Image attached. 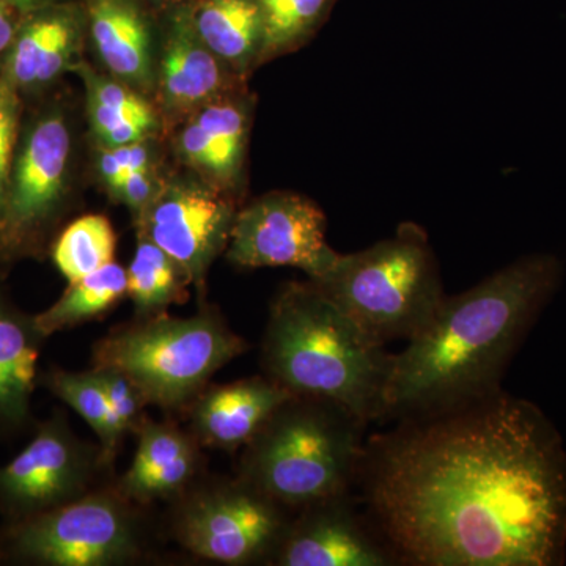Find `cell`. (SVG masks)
<instances>
[{"label": "cell", "instance_id": "5b68a950", "mask_svg": "<svg viewBox=\"0 0 566 566\" xmlns=\"http://www.w3.org/2000/svg\"><path fill=\"white\" fill-rule=\"evenodd\" d=\"M248 349L226 318L203 304L188 318L163 312L115 327L93 346L92 367L120 371L148 406L180 416L212 376Z\"/></svg>", "mask_w": 566, "mask_h": 566}, {"label": "cell", "instance_id": "1f68e13d", "mask_svg": "<svg viewBox=\"0 0 566 566\" xmlns=\"http://www.w3.org/2000/svg\"><path fill=\"white\" fill-rule=\"evenodd\" d=\"M20 10L10 3L0 0V54L9 50L11 41L17 35L20 22H18Z\"/></svg>", "mask_w": 566, "mask_h": 566}, {"label": "cell", "instance_id": "4fadbf2b", "mask_svg": "<svg viewBox=\"0 0 566 566\" xmlns=\"http://www.w3.org/2000/svg\"><path fill=\"white\" fill-rule=\"evenodd\" d=\"M271 565L394 566L397 562L367 517L359 515L348 491L294 512Z\"/></svg>", "mask_w": 566, "mask_h": 566}, {"label": "cell", "instance_id": "5bb4252c", "mask_svg": "<svg viewBox=\"0 0 566 566\" xmlns=\"http://www.w3.org/2000/svg\"><path fill=\"white\" fill-rule=\"evenodd\" d=\"M137 449L128 471L114 485L134 504L172 502L202 476L203 447L174 422L145 419L137 428Z\"/></svg>", "mask_w": 566, "mask_h": 566}, {"label": "cell", "instance_id": "ac0fdd59", "mask_svg": "<svg viewBox=\"0 0 566 566\" xmlns=\"http://www.w3.org/2000/svg\"><path fill=\"white\" fill-rule=\"evenodd\" d=\"M249 123V103L222 98L207 104L186 123L178 151L186 164L229 191L240 185Z\"/></svg>", "mask_w": 566, "mask_h": 566}, {"label": "cell", "instance_id": "4316f807", "mask_svg": "<svg viewBox=\"0 0 566 566\" xmlns=\"http://www.w3.org/2000/svg\"><path fill=\"white\" fill-rule=\"evenodd\" d=\"M95 370L102 378L107 400L106 433L98 446L104 465L112 471L123 439L136 433L137 428L147 419L145 408L148 403L137 387L120 371L112 368Z\"/></svg>", "mask_w": 566, "mask_h": 566}, {"label": "cell", "instance_id": "ba28073f", "mask_svg": "<svg viewBox=\"0 0 566 566\" xmlns=\"http://www.w3.org/2000/svg\"><path fill=\"white\" fill-rule=\"evenodd\" d=\"M293 513L241 476H200L172 502L169 528L182 549L203 560L271 565Z\"/></svg>", "mask_w": 566, "mask_h": 566}, {"label": "cell", "instance_id": "9a60e30c", "mask_svg": "<svg viewBox=\"0 0 566 566\" xmlns=\"http://www.w3.org/2000/svg\"><path fill=\"white\" fill-rule=\"evenodd\" d=\"M290 397L289 390L268 376H252L205 387L185 416L189 431L203 449L237 453Z\"/></svg>", "mask_w": 566, "mask_h": 566}, {"label": "cell", "instance_id": "cb8c5ba5", "mask_svg": "<svg viewBox=\"0 0 566 566\" xmlns=\"http://www.w3.org/2000/svg\"><path fill=\"white\" fill-rule=\"evenodd\" d=\"M126 277L136 316L163 314L170 305L185 304L189 300L191 277L169 253L139 234L136 253L126 268Z\"/></svg>", "mask_w": 566, "mask_h": 566}, {"label": "cell", "instance_id": "2e32d148", "mask_svg": "<svg viewBox=\"0 0 566 566\" xmlns=\"http://www.w3.org/2000/svg\"><path fill=\"white\" fill-rule=\"evenodd\" d=\"M233 73L193 29L188 6L177 7L167 22L159 63V102L169 114H193L222 99Z\"/></svg>", "mask_w": 566, "mask_h": 566}, {"label": "cell", "instance_id": "d6a6232c", "mask_svg": "<svg viewBox=\"0 0 566 566\" xmlns=\"http://www.w3.org/2000/svg\"><path fill=\"white\" fill-rule=\"evenodd\" d=\"M3 2L10 3V6L17 7L18 10H31L36 7L43 6V3L50 2V0H3Z\"/></svg>", "mask_w": 566, "mask_h": 566}, {"label": "cell", "instance_id": "d4e9b609", "mask_svg": "<svg viewBox=\"0 0 566 566\" xmlns=\"http://www.w3.org/2000/svg\"><path fill=\"white\" fill-rule=\"evenodd\" d=\"M117 237L109 219L103 214H85L71 222L52 249V259L69 283L114 262Z\"/></svg>", "mask_w": 566, "mask_h": 566}, {"label": "cell", "instance_id": "83f0119b", "mask_svg": "<svg viewBox=\"0 0 566 566\" xmlns=\"http://www.w3.org/2000/svg\"><path fill=\"white\" fill-rule=\"evenodd\" d=\"M39 386L73 409L92 428L98 442L106 433L107 400L95 368L84 371L51 367L40 371Z\"/></svg>", "mask_w": 566, "mask_h": 566}, {"label": "cell", "instance_id": "f546056e", "mask_svg": "<svg viewBox=\"0 0 566 566\" xmlns=\"http://www.w3.org/2000/svg\"><path fill=\"white\" fill-rule=\"evenodd\" d=\"M145 142L126 147L102 148L98 169L109 192L114 191L128 175L153 169L151 153Z\"/></svg>", "mask_w": 566, "mask_h": 566}, {"label": "cell", "instance_id": "836d02e7", "mask_svg": "<svg viewBox=\"0 0 566 566\" xmlns=\"http://www.w3.org/2000/svg\"><path fill=\"white\" fill-rule=\"evenodd\" d=\"M161 2H166V0H161Z\"/></svg>", "mask_w": 566, "mask_h": 566}, {"label": "cell", "instance_id": "e0dca14e", "mask_svg": "<svg viewBox=\"0 0 566 566\" xmlns=\"http://www.w3.org/2000/svg\"><path fill=\"white\" fill-rule=\"evenodd\" d=\"M85 24V11L74 6L35 11L20 24L7 50L3 80L20 91L48 84L73 69Z\"/></svg>", "mask_w": 566, "mask_h": 566}, {"label": "cell", "instance_id": "f1b7e54d", "mask_svg": "<svg viewBox=\"0 0 566 566\" xmlns=\"http://www.w3.org/2000/svg\"><path fill=\"white\" fill-rule=\"evenodd\" d=\"M21 103L18 88L0 77V229L6 221Z\"/></svg>", "mask_w": 566, "mask_h": 566}, {"label": "cell", "instance_id": "603a6c76", "mask_svg": "<svg viewBox=\"0 0 566 566\" xmlns=\"http://www.w3.org/2000/svg\"><path fill=\"white\" fill-rule=\"evenodd\" d=\"M128 296V277L122 264L114 262L70 283L66 292L46 311L35 315V323L44 337L95 322L109 314Z\"/></svg>", "mask_w": 566, "mask_h": 566}, {"label": "cell", "instance_id": "30bf717a", "mask_svg": "<svg viewBox=\"0 0 566 566\" xmlns=\"http://www.w3.org/2000/svg\"><path fill=\"white\" fill-rule=\"evenodd\" d=\"M340 253L326 241V216L300 193L274 191L237 211L227 245L234 266H293L318 281Z\"/></svg>", "mask_w": 566, "mask_h": 566}, {"label": "cell", "instance_id": "7a4b0ae2", "mask_svg": "<svg viewBox=\"0 0 566 566\" xmlns=\"http://www.w3.org/2000/svg\"><path fill=\"white\" fill-rule=\"evenodd\" d=\"M557 256L536 253L457 296L392 354L382 420L431 415L499 392L521 338L560 285Z\"/></svg>", "mask_w": 566, "mask_h": 566}, {"label": "cell", "instance_id": "d6986e66", "mask_svg": "<svg viewBox=\"0 0 566 566\" xmlns=\"http://www.w3.org/2000/svg\"><path fill=\"white\" fill-rule=\"evenodd\" d=\"M85 20L106 69L134 91L156 82L150 21L137 0H87Z\"/></svg>", "mask_w": 566, "mask_h": 566}, {"label": "cell", "instance_id": "4dcf8cb0", "mask_svg": "<svg viewBox=\"0 0 566 566\" xmlns=\"http://www.w3.org/2000/svg\"><path fill=\"white\" fill-rule=\"evenodd\" d=\"M161 185L163 181L158 180L153 169L140 170V172L128 175L111 193L118 202L132 208L137 216L151 202Z\"/></svg>", "mask_w": 566, "mask_h": 566}, {"label": "cell", "instance_id": "484cf974", "mask_svg": "<svg viewBox=\"0 0 566 566\" xmlns=\"http://www.w3.org/2000/svg\"><path fill=\"white\" fill-rule=\"evenodd\" d=\"M335 0H259L263 17L260 65L303 46L326 21Z\"/></svg>", "mask_w": 566, "mask_h": 566}, {"label": "cell", "instance_id": "8fae6325", "mask_svg": "<svg viewBox=\"0 0 566 566\" xmlns=\"http://www.w3.org/2000/svg\"><path fill=\"white\" fill-rule=\"evenodd\" d=\"M234 216L232 199L221 186L174 178L163 181L136 216L137 234L169 253L203 293L211 264L229 245Z\"/></svg>", "mask_w": 566, "mask_h": 566}, {"label": "cell", "instance_id": "ffe728a7", "mask_svg": "<svg viewBox=\"0 0 566 566\" xmlns=\"http://www.w3.org/2000/svg\"><path fill=\"white\" fill-rule=\"evenodd\" d=\"M44 340L35 315L24 314L0 293V439L31 424Z\"/></svg>", "mask_w": 566, "mask_h": 566}, {"label": "cell", "instance_id": "3957f363", "mask_svg": "<svg viewBox=\"0 0 566 566\" xmlns=\"http://www.w3.org/2000/svg\"><path fill=\"white\" fill-rule=\"evenodd\" d=\"M392 354L344 314L314 282H290L270 305L263 375L297 397L342 406L365 423L385 417Z\"/></svg>", "mask_w": 566, "mask_h": 566}, {"label": "cell", "instance_id": "7c38bea8", "mask_svg": "<svg viewBox=\"0 0 566 566\" xmlns=\"http://www.w3.org/2000/svg\"><path fill=\"white\" fill-rule=\"evenodd\" d=\"M70 150L63 115H46L33 126L11 169L2 248H24L51 221L65 191Z\"/></svg>", "mask_w": 566, "mask_h": 566}, {"label": "cell", "instance_id": "52a82bcc", "mask_svg": "<svg viewBox=\"0 0 566 566\" xmlns=\"http://www.w3.org/2000/svg\"><path fill=\"white\" fill-rule=\"evenodd\" d=\"M103 483L91 493L51 512L2 524L0 565L125 566L150 553V521Z\"/></svg>", "mask_w": 566, "mask_h": 566}, {"label": "cell", "instance_id": "6da1fadb", "mask_svg": "<svg viewBox=\"0 0 566 566\" xmlns=\"http://www.w3.org/2000/svg\"><path fill=\"white\" fill-rule=\"evenodd\" d=\"M354 485L397 565L564 564V442L504 390L397 420L365 442Z\"/></svg>", "mask_w": 566, "mask_h": 566}, {"label": "cell", "instance_id": "8992f818", "mask_svg": "<svg viewBox=\"0 0 566 566\" xmlns=\"http://www.w3.org/2000/svg\"><path fill=\"white\" fill-rule=\"evenodd\" d=\"M312 282L382 345L411 340L446 297L427 233L411 222L365 251L340 253L333 270Z\"/></svg>", "mask_w": 566, "mask_h": 566}, {"label": "cell", "instance_id": "44dd1931", "mask_svg": "<svg viewBox=\"0 0 566 566\" xmlns=\"http://www.w3.org/2000/svg\"><path fill=\"white\" fill-rule=\"evenodd\" d=\"M87 92L88 120L102 148H118L145 142L158 129L155 107L120 80L96 73L85 63L73 69Z\"/></svg>", "mask_w": 566, "mask_h": 566}, {"label": "cell", "instance_id": "277c9868", "mask_svg": "<svg viewBox=\"0 0 566 566\" xmlns=\"http://www.w3.org/2000/svg\"><path fill=\"white\" fill-rule=\"evenodd\" d=\"M365 428L333 401L293 395L241 449L237 475L292 512L348 493Z\"/></svg>", "mask_w": 566, "mask_h": 566}, {"label": "cell", "instance_id": "7402d4cb", "mask_svg": "<svg viewBox=\"0 0 566 566\" xmlns=\"http://www.w3.org/2000/svg\"><path fill=\"white\" fill-rule=\"evenodd\" d=\"M188 10L200 39L237 76L260 65L263 17L259 0H193Z\"/></svg>", "mask_w": 566, "mask_h": 566}, {"label": "cell", "instance_id": "9c48e42d", "mask_svg": "<svg viewBox=\"0 0 566 566\" xmlns=\"http://www.w3.org/2000/svg\"><path fill=\"white\" fill-rule=\"evenodd\" d=\"M111 474L99 446L74 433L65 412L35 424L31 441L0 465V516L3 524L51 512L84 497Z\"/></svg>", "mask_w": 566, "mask_h": 566}]
</instances>
